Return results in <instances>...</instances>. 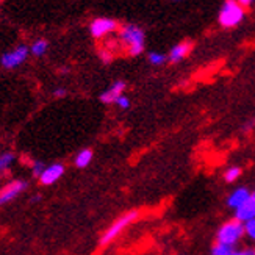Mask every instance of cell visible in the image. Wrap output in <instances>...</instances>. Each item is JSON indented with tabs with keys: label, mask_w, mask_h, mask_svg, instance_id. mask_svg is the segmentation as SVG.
<instances>
[{
	"label": "cell",
	"mask_w": 255,
	"mask_h": 255,
	"mask_svg": "<svg viewBox=\"0 0 255 255\" xmlns=\"http://www.w3.org/2000/svg\"><path fill=\"white\" fill-rule=\"evenodd\" d=\"M63 174H64V166L61 163H52V164L46 166V169H44V172L39 177V182L46 186L53 185L61 179Z\"/></svg>",
	"instance_id": "9c48e42d"
},
{
	"label": "cell",
	"mask_w": 255,
	"mask_h": 255,
	"mask_svg": "<svg viewBox=\"0 0 255 255\" xmlns=\"http://www.w3.org/2000/svg\"><path fill=\"white\" fill-rule=\"evenodd\" d=\"M252 199V191L249 190V188L246 186H237L234 188L229 196H227V207L234 212V210H237L238 207H241L243 204H246L248 201H251Z\"/></svg>",
	"instance_id": "ba28073f"
},
{
	"label": "cell",
	"mask_w": 255,
	"mask_h": 255,
	"mask_svg": "<svg viewBox=\"0 0 255 255\" xmlns=\"http://www.w3.org/2000/svg\"><path fill=\"white\" fill-rule=\"evenodd\" d=\"M238 2H240V3H241L243 6H249V5H251V3L254 2V0H238Z\"/></svg>",
	"instance_id": "d4e9b609"
},
{
	"label": "cell",
	"mask_w": 255,
	"mask_h": 255,
	"mask_svg": "<svg viewBox=\"0 0 255 255\" xmlns=\"http://www.w3.org/2000/svg\"><path fill=\"white\" fill-rule=\"evenodd\" d=\"M66 94H68V91H66L64 88H55V90H53L55 97H64Z\"/></svg>",
	"instance_id": "cb8c5ba5"
},
{
	"label": "cell",
	"mask_w": 255,
	"mask_h": 255,
	"mask_svg": "<svg viewBox=\"0 0 255 255\" xmlns=\"http://www.w3.org/2000/svg\"><path fill=\"white\" fill-rule=\"evenodd\" d=\"M99 55H101V58L105 61V63H108L110 60H112L113 58V55H112V50H108V49H102L101 50V53H99Z\"/></svg>",
	"instance_id": "603a6c76"
},
{
	"label": "cell",
	"mask_w": 255,
	"mask_h": 255,
	"mask_svg": "<svg viewBox=\"0 0 255 255\" xmlns=\"http://www.w3.org/2000/svg\"><path fill=\"white\" fill-rule=\"evenodd\" d=\"M243 19H245V6L238 0H226L219 9V24L224 28H232L237 27Z\"/></svg>",
	"instance_id": "277c9868"
},
{
	"label": "cell",
	"mask_w": 255,
	"mask_h": 255,
	"mask_svg": "<svg viewBox=\"0 0 255 255\" xmlns=\"http://www.w3.org/2000/svg\"><path fill=\"white\" fill-rule=\"evenodd\" d=\"M0 3H2V0H0Z\"/></svg>",
	"instance_id": "83f0119b"
},
{
	"label": "cell",
	"mask_w": 255,
	"mask_h": 255,
	"mask_svg": "<svg viewBox=\"0 0 255 255\" xmlns=\"http://www.w3.org/2000/svg\"><path fill=\"white\" fill-rule=\"evenodd\" d=\"M28 49H30V55H33V57H44L49 50V42L47 39L38 38L30 44Z\"/></svg>",
	"instance_id": "5bb4252c"
},
{
	"label": "cell",
	"mask_w": 255,
	"mask_h": 255,
	"mask_svg": "<svg viewBox=\"0 0 255 255\" xmlns=\"http://www.w3.org/2000/svg\"><path fill=\"white\" fill-rule=\"evenodd\" d=\"M254 126H255V121H249V123L246 124V127H245V128H246V130H251Z\"/></svg>",
	"instance_id": "484cf974"
},
{
	"label": "cell",
	"mask_w": 255,
	"mask_h": 255,
	"mask_svg": "<svg viewBox=\"0 0 255 255\" xmlns=\"http://www.w3.org/2000/svg\"><path fill=\"white\" fill-rule=\"evenodd\" d=\"M245 240H248L252 246H255V219L245 224Z\"/></svg>",
	"instance_id": "ac0fdd59"
},
{
	"label": "cell",
	"mask_w": 255,
	"mask_h": 255,
	"mask_svg": "<svg viewBox=\"0 0 255 255\" xmlns=\"http://www.w3.org/2000/svg\"><path fill=\"white\" fill-rule=\"evenodd\" d=\"M235 251H237V248H230V246H226V245L215 243V245L212 246L210 254H212V255H234Z\"/></svg>",
	"instance_id": "2e32d148"
},
{
	"label": "cell",
	"mask_w": 255,
	"mask_h": 255,
	"mask_svg": "<svg viewBox=\"0 0 255 255\" xmlns=\"http://www.w3.org/2000/svg\"><path fill=\"white\" fill-rule=\"evenodd\" d=\"M147 58H149V63L150 64H155V66H160V64H163L164 61H166V55H163V53H160V52H150L149 55H147Z\"/></svg>",
	"instance_id": "d6986e66"
},
{
	"label": "cell",
	"mask_w": 255,
	"mask_h": 255,
	"mask_svg": "<svg viewBox=\"0 0 255 255\" xmlns=\"http://www.w3.org/2000/svg\"><path fill=\"white\" fill-rule=\"evenodd\" d=\"M252 199H254V201H255V190L252 191Z\"/></svg>",
	"instance_id": "4316f807"
},
{
	"label": "cell",
	"mask_w": 255,
	"mask_h": 255,
	"mask_svg": "<svg viewBox=\"0 0 255 255\" xmlns=\"http://www.w3.org/2000/svg\"><path fill=\"white\" fill-rule=\"evenodd\" d=\"M27 190V182L24 180H11L5 186L0 188V205H5L16 199Z\"/></svg>",
	"instance_id": "52a82bcc"
},
{
	"label": "cell",
	"mask_w": 255,
	"mask_h": 255,
	"mask_svg": "<svg viewBox=\"0 0 255 255\" xmlns=\"http://www.w3.org/2000/svg\"><path fill=\"white\" fill-rule=\"evenodd\" d=\"M138 218H139V213L136 212V210H131V212H127L124 215H121L118 219H115L113 223L108 226V229L102 234L101 241H99L101 243V246H108L110 243H113L116 238H119Z\"/></svg>",
	"instance_id": "3957f363"
},
{
	"label": "cell",
	"mask_w": 255,
	"mask_h": 255,
	"mask_svg": "<svg viewBox=\"0 0 255 255\" xmlns=\"http://www.w3.org/2000/svg\"><path fill=\"white\" fill-rule=\"evenodd\" d=\"M28 55H30V49L22 44V46L14 47L13 50L2 53V57H0V66H2L3 69H16L27 61Z\"/></svg>",
	"instance_id": "5b68a950"
},
{
	"label": "cell",
	"mask_w": 255,
	"mask_h": 255,
	"mask_svg": "<svg viewBox=\"0 0 255 255\" xmlns=\"http://www.w3.org/2000/svg\"><path fill=\"white\" fill-rule=\"evenodd\" d=\"M93 157H94V155H93V150L91 149H82V150L77 152L75 158H74V163H75L77 168L83 169V168H88V166L91 164Z\"/></svg>",
	"instance_id": "4fadbf2b"
},
{
	"label": "cell",
	"mask_w": 255,
	"mask_h": 255,
	"mask_svg": "<svg viewBox=\"0 0 255 255\" xmlns=\"http://www.w3.org/2000/svg\"><path fill=\"white\" fill-rule=\"evenodd\" d=\"M14 153L13 152H3V153H0V174L5 172L11 164H13L14 161Z\"/></svg>",
	"instance_id": "e0dca14e"
},
{
	"label": "cell",
	"mask_w": 255,
	"mask_h": 255,
	"mask_svg": "<svg viewBox=\"0 0 255 255\" xmlns=\"http://www.w3.org/2000/svg\"><path fill=\"white\" fill-rule=\"evenodd\" d=\"M118 30V22L110 17H97L90 24V33L96 39H102Z\"/></svg>",
	"instance_id": "8992f818"
},
{
	"label": "cell",
	"mask_w": 255,
	"mask_h": 255,
	"mask_svg": "<svg viewBox=\"0 0 255 255\" xmlns=\"http://www.w3.org/2000/svg\"><path fill=\"white\" fill-rule=\"evenodd\" d=\"M234 218L238 219L243 224H248L249 221L255 219V201L254 199H251V201H248L246 204H243L241 207L234 210Z\"/></svg>",
	"instance_id": "8fae6325"
},
{
	"label": "cell",
	"mask_w": 255,
	"mask_h": 255,
	"mask_svg": "<svg viewBox=\"0 0 255 255\" xmlns=\"http://www.w3.org/2000/svg\"><path fill=\"white\" fill-rule=\"evenodd\" d=\"M241 175H243V169L240 168V166H229L223 174L224 180L227 183H235L237 180H240Z\"/></svg>",
	"instance_id": "9a60e30c"
},
{
	"label": "cell",
	"mask_w": 255,
	"mask_h": 255,
	"mask_svg": "<svg viewBox=\"0 0 255 255\" xmlns=\"http://www.w3.org/2000/svg\"><path fill=\"white\" fill-rule=\"evenodd\" d=\"M44 169H46V164H44L42 161H35L31 166V174L35 175V177H41V174L44 172Z\"/></svg>",
	"instance_id": "ffe728a7"
},
{
	"label": "cell",
	"mask_w": 255,
	"mask_h": 255,
	"mask_svg": "<svg viewBox=\"0 0 255 255\" xmlns=\"http://www.w3.org/2000/svg\"><path fill=\"white\" fill-rule=\"evenodd\" d=\"M191 49H193V44H191L190 41H183V42L177 44V46H174V47L171 49L169 57H168V58H169L172 63L182 61L183 58H186V57H188V53L191 52Z\"/></svg>",
	"instance_id": "7c38bea8"
},
{
	"label": "cell",
	"mask_w": 255,
	"mask_h": 255,
	"mask_svg": "<svg viewBox=\"0 0 255 255\" xmlns=\"http://www.w3.org/2000/svg\"><path fill=\"white\" fill-rule=\"evenodd\" d=\"M115 105L118 107V108H121V110H127V108H130V99L126 96V94H123L121 96L118 101L115 102Z\"/></svg>",
	"instance_id": "44dd1931"
},
{
	"label": "cell",
	"mask_w": 255,
	"mask_h": 255,
	"mask_svg": "<svg viewBox=\"0 0 255 255\" xmlns=\"http://www.w3.org/2000/svg\"><path fill=\"white\" fill-rule=\"evenodd\" d=\"M119 41L126 47L127 53L131 57L142 53L144 50V31L133 24H127L119 28Z\"/></svg>",
	"instance_id": "7a4b0ae2"
},
{
	"label": "cell",
	"mask_w": 255,
	"mask_h": 255,
	"mask_svg": "<svg viewBox=\"0 0 255 255\" xmlns=\"http://www.w3.org/2000/svg\"><path fill=\"white\" fill-rule=\"evenodd\" d=\"M234 255H255V246H245V248H237Z\"/></svg>",
	"instance_id": "7402d4cb"
},
{
	"label": "cell",
	"mask_w": 255,
	"mask_h": 255,
	"mask_svg": "<svg viewBox=\"0 0 255 255\" xmlns=\"http://www.w3.org/2000/svg\"><path fill=\"white\" fill-rule=\"evenodd\" d=\"M243 240H245V224L235 218L224 221L215 234V243L230 248H240Z\"/></svg>",
	"instance_id": "6da1fadb"
},
{
	"label": "cell",
	"mask_w": 255,
	"mask_h": 255,
	"mask_svg": "<svg viewBox=\"0 0 255 255\" xmlns=\"http://www.w3.org/2000/svg\"><path fill=\"white\" fill-rule=\"evenodd\" d=\"M126 82H123V80H116V82H113L112 85H110L107 90L101 94V101L104 102V104H115L118 99L124 94V91H126Z\"/></svg>",
	"instance_id": "30bf717a"
}]
</instances>
